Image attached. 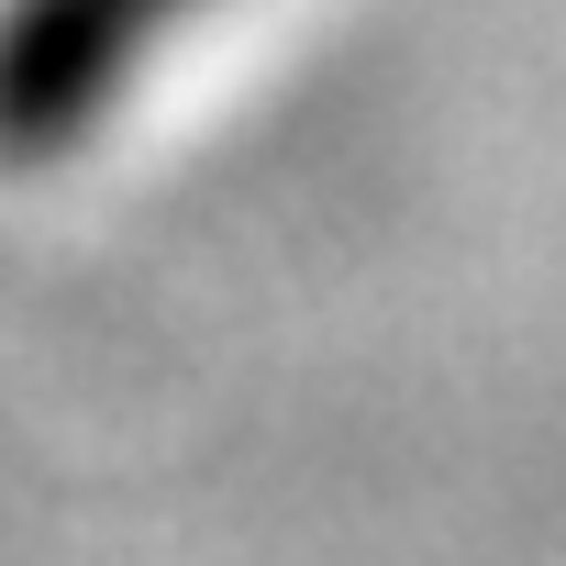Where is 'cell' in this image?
<instances>
[{"instance_id": "1", "label": "cell", "mask_w": 566, "mask_h": 566, "mask_svg": "<svg viewBox=\"0 0 566 566\" xmlns=\"http://www.w3.org/2000/svg\"><path fill=\"white\" fill-rule=\"evenodd\" d=\"M222 0H0V167H67Z\"/></svg>"}]
</instances>
